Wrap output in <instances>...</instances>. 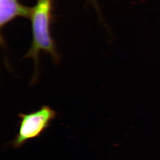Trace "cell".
<instances>
[{"label": "cell", "instance_id": "6da1fadb", "mask_svg": "<svg viewBox=\"0 0 160 160\" xmlns=\"http://www.w3.org/2000/svg\"><path fill=\"white\" fill-rule=\"evenodd\" d=\"M52 5L51 0H38L32 8L30 16L32 30V43L24 58H32L34 62V73L31 85H34L39 77V57L45 52L51 57L53 62L58 64L61 56L52 36L51 23Z\"/></svg>", "mask_w": 160, "mask_h": 160}, {"label": "cell", "instance_id": "7a4b0ae2", "mask_svg": "<svg viewBox=\"0 0 160 160\" xmlns=\"http://www.w3.org/2000/svg\"><path fill=\"white\" fill-rule=\"evenodd\" d=\"M57 115L56 111L47 105L29 113L18 114V132L10 145L14 148H19L30 140L39 137L49 128Z\"/></svg>", "mask_w": 160, "mask_h": 160}, {"label": "cell", "instance_id": "3957f363", "mask_svg": "<svg viewBox=\"0 0 160 160\" xmlns=\"http://www.w3.org/2000/svg\"><path fill=\"white\" fill-rule=\"evenodd\" d=\"M32 8L24 6L19 0H0V26L2 29L17 17L30 18Z\"/></svg>", "mask_w": 160, "mask_h": 160}]
</instances>
